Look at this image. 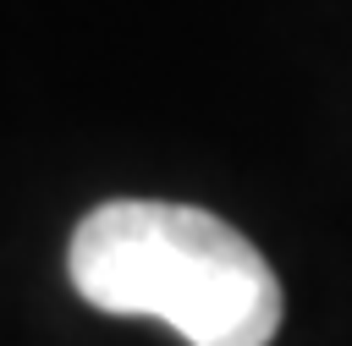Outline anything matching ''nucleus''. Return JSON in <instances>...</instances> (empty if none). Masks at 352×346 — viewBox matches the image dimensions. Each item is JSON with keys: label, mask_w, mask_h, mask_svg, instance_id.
Segmentation results:
<instances>
[{"label": "nucleus", "mask_w": 352, "mask_h": 346, "mask_svg": "<svg viewBox=\"0 0 352 346\" xmlns=\"http://www.w3.org/2000/svg\"><path fill=\"white\" fill-rule=\"evenodd\" d=\"M66 275L99 313L160 319L187 346H270L280 330V280L264 253L192 203H99L72 231Z\"/></svg>", "instance_id": "1"}]
</instances>
